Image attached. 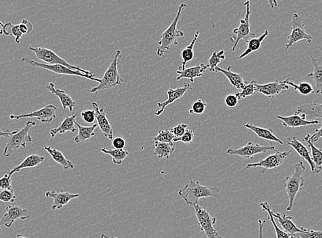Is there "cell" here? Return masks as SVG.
Masks as SVG:
<instances>
[{"instance_id":"obj_47","label":"cell","mask_w":322,"mask_h":238,"mask_svg":"<svg viewBox=\"0 0 322 238\" xmlns=\"http://www.w3.org/2000/svg\"><path fill=\"white\" fill-rule=\"evenodd\" d=\"M10 177V175L7 173L0 178V190L12 189Z\"/></svg>"},{"instance_id":"obj_39","label":"cell","mask_w":322,"mask_h":238,"mask_svg":"<svg viewBox=\"0 0 322 238\" xmlns=\"http://www.w3.org/2000/svg\"><path fill=\"white\" fill-rule=\"evenodd\" d=\"M288 84L292 86L296 92L301 94L303 96H308L312 94H314V86L310 83L306 82H300L299 84H296L295 83L289 81Z\"/></svg>"},{"instance_id":"obj_50","label":"cell","mask_w":322,"mask_h":238,"mask_svg":"<svg viewBox=\"0 0 322 238\" xmlns=\"http://www.w3.org/2000/svg\"><path fill=\"white\" fill-rule=\"evenodd\" d=\"M239 100L237 96L234 94H229L225 98V104L226 106L230 108H235L239 104Z\"/></svg>"},{"instance_id":"obj_3","label":"cell","mask_w":322,"mask_h":238,"mask_svg":"<svg viewBox=\"0 0 322 238\" xmlns=\"http://www.w3.org/2000/svg\"><path fill=\"white\" fill-rule=\"evenodd\" d=\"M306 171V167L304 166L303 162L300 160L295 165L292 174L285 178L284 186L285 192L288 194L289 204L286 208L287 211L292 212L295 206L296 196L300 190L305 186V180L303 174Z\"/></svg>"},{"instance_id":"obj_43","label":"cell","mask_w":322,"mask_h":238,"mask_svg":"<svg viewBox=\"0 0 322 238\" xmlns=\"http://www.w3.org/2000/svg\"><path fill=\"white\" fill-rule=\"evenodd\" d=\"M16 199V196L13 190H0V201H2L5 204H13Z\"/></svg>"},{"instance_id":"obj_33","label":"cell","mask_w":322,"mask_h":238,"mask_svg":"<svg viewBox=\"0 0 322 238\" xmlns=\"http://www.w3.org/2000/svg\"><path fill=\"white\" fill-rule=\"evenodd\" d=\"M269 34H270V31L268 30H266L265 32L263 34H261L259 38H256L255 36V38H250L247 42V49L238 57V59L244 58L245 57L248 56L250 54L255 52L259 50L261 48V46H262L263 40L268 38Z\"/></svg>"},{"instance_id":"obj_14","label":"cell","mask_w":322,"mask_h":238,"mask_svg":"<svg viewBox=\"0 0 322 238\" xmlns=\"http://www.w3.org/2000/svg\"><path fill=\"white\" fill-rule=\"evenodd\" d=\"M291 78L285 79V80H279L276 79L274 82L267 83L264 84H255L256 92L262 94L265 96L272 98L276 96L279 95L283 91H288L290 86L288 82Z\"/></svg>"},{"instance_id":"obj_21","label":"cell","mask_w":322,"mask_h":238,"mask_svg":"<svg viewBox=\"0 0 322 238\" xmlns=\"http://www.w3.org/2000/svg\"><path fill=\"white\" fill-rule=\"evenodd\" d=\"M272 213L274 218L279 221L283 230L287 234H290L292 238H296V234L301 233L305 230V228L298 226L293 221V218L290 216H287L285 213H274L273 212Z\"/></svg>"},{"instance_id":"obj_52","label":"cell","mask_w":322,"mask_h":238,"mask_svg":"<svg viewBox=\"0 0 322 238\" xmlns=\"http://www.w3.org/2000/svg\"><path fill=\"white\" fill-rule=\"evenodd\" d=\"M112 144H113V147L117 149H124L126 147V141L121 136H117V138H113L112 140Z\"/></svg>"},{"instance_id":"obj_9","label":"cell","mask_w":322,"mask_h":238,"mask_svg":"<svg viewBox=\"0 0 322 238\" xmlns=\"http://www.w3.org/2000/svg\"><path fill=\"white\" fill-rule=\"evenodd\" d=\"M29 50L32 51L33 53H34L36 58L42 60V62H45V64H60L66 66V67L71 68V69L78 70L81 72L87 74H93L87 70L82 69L78 66H72V64H69V62L58 56L57 54L51 50L42 47H32V46L29 47Z\"/></svg>"},{"instance_id":"obj_40","label":"cell","mask_w":322,"mask_h":238,"mask_svg":"<svg viewBox=\"0 0 322 238\" xmlns=\"http://www.w3.org/2000/svg\"><path fill=\"white\" fill-rule=\"evenodd\" d=\"M226 58L225 54H224V50H220V52H213L212 55L210 57L209 60H208V66H209V69L210 71L215 72V68L218 67L219 64H220L222 60Z\"/></svg>"},{"instance_id":"obj_15","label":"cell","mask_w":322,"mask_h":238,"mask_svg":"<svg viewBox=\"0 0 322 238\" xmlns=\"http://www.w3.org/2000/svg\"><path fill=\"white\" fill-rule=\"evenodd\" d=\"M5 211L6 212L3 214L2 218L0 219V225H3L6 228H11L18 220H25L30 218L32 214L28 210L19 206H7Z\"/></svg>"},{"instance_id":"obj_19","label":"cell","mask_w":322,"mask_h":238,"mask_svg":"<svg viewBox=\"0 0 322 238\" xmlns=\"http://www.w3.org/2000/svg\"><path fill=\"white\" fill-rule=\"evenodd\" d=\"M91 105L95 112V119H96L97 125L102 130L103 134L105 138H108V140H113L114 138L113 129L106 117L104 108H99L98 104L95 102H92Z\"/></svg>"},{"instance_id":"obj_49","label":"cell","mask_w":322,"mask_h":238,"mask_svg":"<svg viewBox=\"0 0 322 238\" xmlns=\"http://www.w3.org/2000/svg\"><path fill=\"white\" fill-rule=\"evenodd\" d=\"M20 31L23 35L30 34L33 30V25L27 20H23L19 24Z\"/></svg>"},{"instance_id":"obj_45","label":"cell","mask_w":322,"mask_h":238,"mask_svg":"<svg viewBox=\"0 0 322 238\" xmlns=\"http://www.w3.org/2000/svg\"><path fill=\"white\" fill-rule=\"evenodd\" d=\"M194 139V132L191 129H187L185 134L180 136H175L173 142H181L185 144H190Z\"/></svg>"},{"instance_id":"obj_42","label":"cell","mask_w":322,"mask_h":238,"mask_svg":"<svg viewBox=\"0 0 322 238\" xmlns=\"http://www.w3.org/2000/svg\"><path fill=\"white\" fill-rule=\"evenodd\" d=\"M175 136L171 130H159L157 136H154V142H165V143H171L173 142Z\"/></svg>"},{"instance_id":"obj_56","label":"cell","mask_w":322,"mask_h":238,"mask_svg":"<svg viewBox=\"0 0 322 238\" xmlns=\"http://www.w3.org/2000/svg\"><path fill=\"white\" fill-rule=\"evenodd\" d=\"M269 5L272 8H278L279 4H278L277 0H268Z\"/></svg>"},{"instance_id":"obj_6","label":"cell","mask_w":322,"mask_h":238,"mask_svg":"<svg viewBox=\"0 0 322 238\" xmlns=\"http://www.w3.org/2000/svg\"><path fill=\"white\" fill-rule=\"evenodd\" d=\"M21 62L32 66V67L41 68V69L47 70V71L51 72L56 74L74 76L82 77V78L89 79V80L95 81L97 82H99L100 81V78H95L94 74H87L81 72L78 70L71 69V68L60 64H43V62H38L32 59L27 58V57H23L21 58Z\"/></svg>"},{"instance_id":"obj_51","label":"cell","mask_w":322,"mask_h":238,"mask_svg":"<svg viewBox=\"0 0 322 238\" xmlns=\"http://www.w3.org/2000/svg\"><path fill=\"white\" fill-rule=\"evenodd\" d=\"M187 127H188V125L181 123L178 124L177 126L173 127L170 130L174 134L175 136H180L185 134Z\"/></svg>"},{"instance_id":"obj_31","label":"cell","mask_w":322,"mask_h":238,"mask_svg":"<svg viewBox=\"0 0 322 238\" xmlns=\"http://www.w3.org/2000/svg\"><path fill=\"white\" fill-rule=\"evenodd\" d=\"M75 124L78 130V134L74 138V141L76 144L84 143L87 140L91 139L95 136V130L98 126L97 124L90 126H81L77 122H75Z\"/></svg>"},{"instance_id":"obj_46","label":"cell","mask_w":322,"mask_h":238,"mask_svg":"<svg viewBox=\"0 0 322 238\" xmlns=\"http://www.w3.org/2000/svg\"><path fill=\"white\" fill-rule=\"evenodd\" d=\"M296 238H322V232L320 230H309L305 228L303 232L296 234Z\"/></svg>"},{"instance_id":"obj_16","label":"cell","mask_w":322,"mask_h":238,"mask_svg":"<svg viewBox=\"0 0 322 238\" xmlns=\"http://www.w3.org/2000/svg\"><path fill=\"white\" fill-rule=\"evenodd\" d=\"M192 90V86H191V84H189V83H185V86H180V88H169L168 91L167 92V95L168 98L166 100L164 101V102L157 103V106L159 107L160 110L154 112V115L156 116H161L163 114V112H165V108L169 105L173 104L176 101L179 100L187 92L191 91Z\"/></svg>"},{"instance_id":"obj_32","label":"cell","mask_w":322,"mask_h":238,"mask_svg":"<svg viewBox=\"0 0 322 238\" xmlns=\"http://www.w3.org/2000/svg\"><path fill=\"white\" fill-rule=\"evenodd\" d=\"M304 142H306L310 148L311 156L313 160H314L315 165H316V174H319L322 171V150L318 148L314 145V142L309 138V134L305 136L303 139Z\"/></svg>"},{"instance_id":"obj_5","label":"cell","mask_w":322,"mask_h":238,"mask_svg":"<svg viewBox=\"0 0 322 238\" xmlns=\"http://www.w3.org/2000/svg\"><path fill=\"white\" fill-rule=\"evenodd\" d=\"M36 125L34 121L28 120L25 123V126L21 129H16L14 134H10L7 139L6 144L3 156L5 158H9L13 154L14 151L18 150L19 148H26L29 143H32V136L29 134L30 128Z\"/></svg>"},{"instance_id":"obj_34","label":"cell","mask_w":322,"mask_h":238,"mask_svg":"<svg viewBox=\"0 0 322 238\" xmlns=\"http://www.w3.org/2000/svg\"><path fill=\"white\" fill-rule=\"evenodd\" d=\"M175 148L173 142L165 143V142H154V156L159 158H169L174 154Z\"/></svg>"},{"instance_id":"obj_35","label":"cell","mask_w":322,"mask_h":238,"mask_svg":"<svg viewBox=\"0 0 322 238\" xmlns=\"http://www.w3.org/2000/svg\"><path fill=\"white\" fill-rule=\"evenodd\" d=\"M200 31L198 30L194 35L192 42H191L189 45L187 46L186 48L184 49L181 52L182 57V66H180L179 69L183 70L186 68L187 62H191L194 58L195 54L193 48H194L195 44L196 43V40H198L199 36H200Z\"/></svg>"},{"instance_id":"obj_7","label":"cell","mask_w":322,"mask_h":238,"mask_svg":"<svg viewBox=\"0 0 322 238\" xmlns=\"http://www.w3.org/2000/svg\"><path fill=\"white\" fill-rule=\"evenodd\" d=\"M301 40H306L307 43L312 44L313 36L305 30V24L303 19L297 12H294L292 20V31L288 36L285 52L288 51L294 44Z\"/></svg>"},{"instance_id":"obj_28","label":"cell","mask_w":322,"mask_h":238,"mask_svg":"<svg viewBox=\"0 0 322 238\" xmlns=\"http://www.w3.org/2000/svg\"><path fill=\"white\" fill-rule=\"evenodd\" d=\"M45 158L38 154H30L27 156L19 165L15 166L13 169L8 172V174L12 176L14 173L19 172L21 170L27 168H33L37 167L40 164H43Z\"/></svg>"},{"instance_id":"obj_38","label":"cell","mask_w":322,"mask_h":238,"mask_svg":"<svg viewBox=\"0 0 322 238\" xmlns=\"http://www.w3.org/2000/svg\"><path fill=\"white\" fill-rule=\"evenodd\" d=\"M3 34L5 36H14L16 44L20 43L22 36H23V34L20 31L19 24L13 25L11 22H8V23L4 24V26H3Z\"/></svg>"},{"instance_id":"obj_13","label":"cell","mask_w":322,"mask_h":238,"mask_svg":"<svg viewBox=\"0 0 322 238\" xmlns=\"http://www.w3.org/2000/svg\"><path fill=\"white\" fill-rule=\"evenodd\" d=\"M58 108L54 104H47L40 108V110H34L30 114H23V115L16 116L10 115V119L12 120H19L22 118H36V120L41 122L42 123L49 124L54 120L56 118V112Z\"/></svg>"},{"instance_id":"obj_37","label":"cell","mask_w":322,"mask_h":238,"mask_svg":"<svg viewBox=\"0 0 322 238\" xmlns=\"http://www.w3.org/2000/svg\"><path fill=\"white\" fill-rule=\"evenodd\" d=\"M261 208H262L263 212H266L268 213V220L272 222V225L274 226V230H275L276 235L277 238H292L290 234H287L284 230H280L278 228L277 223L275 222V218H274L273 214L272 212V208L270 204L268 202H261L260 204Z\"/></svg>"},{"instance_id":"obj_11","label":"cell","mask_w":322,"mask_h":238,"mask_svg":"<svg viewBox=\"0 0 322 238\" xmlns=\"http://www.w3.org/2000/svg\"><path fill=\"white\" fill-rule=\"evenodd\" d=\"M293 148L288 152H280L276 150L274 151V154H270L267 156V158H263V160H259L257 163L248 164L245 167V169L248 170L251 168H262L263 170L261 172L262 174L268 170L277 168L278 167L282 165L285 163L287 158L290 156L292 154Z\"/></svg>"},{"instance_id":"obj_26","label":"cell","mask_w":322,"mask_h":238,"mask_svg":"<svg viewBox=\"0 0 322 238\" xmlns=\"http://www.w3.org/2000/svg\"><path fill=\"white\" fill-rule=\"evenodd\" d=\"M244 127L253 132L254 134H256V136H259L261 139L266 140V141L277 142L280 145H283V144H284L282 140L279 139L274 134L273 130H271V129L255 126V125L250 122L245 124Z\"/></svg>"},{"instance_id":"obj_30","label":"cell","mask_w":322,"mask_h":238,"mask_svg":"<svg viewBox=\"0 0 322 238\" xmlns=\"http://www.w3.org/2000/svg\"><path fill=\"white\" fill-rule=\"evenodd\" d=\"M44 149L49 153V156H51L53 160L57 164L62 166V168L67 170H73L74 168V165L71 160H67L64 154L60 150H56L52 146H45Z\"/></svg>"},{"instance_id":"obj_41","label":"cell","mask_w":322,"mask_h":238,"mask_svg":"<svg viewBox=\"0 0 322 238\" xmlns=\"http://www.w3.org/2000/svg\"><path fill=\"white\" fill-rule=\"evenodd\" d=\"M256 82H257L254 80L250 81V82H246V86L242 88V92H237L235 94L239 100L242 99H246L247 97L252 96L255 94Z\"/></svg>"},{"instance_id":"obj_23","label":"cell","mask_w":322,"mask_h":238,"mask_svg":"<svg viewBox=\"0 0 322 238\" xmlns=\"http://www.w3.org/2000/svg\"><path fill=\"white\" fill-rule=\"evenodd\" d=\"M288 145L292 147L293 150H295L304 160H306L309 165L310 166L312 172L316 174V165H315L314 160H312L310 151L302 142L299 141L297 136H293L290 141L288 142Z\"/></svg>"},{"instance_id":"obj_55","label":"cell","mask_w":322,"mask_h":238,"mask_svg":"<svg viewBox=\"0 0 322 238\" xmlns=\"http://www.w3.org/2000/svg\"><path fill=\"white\" fill-rule=\"evenodd\" d=\"M266 222V220H259V233H260V234H259V237L260 238L263 237V228Z\"/></svg>"},{"instance_id":"obj_17","label":"cell","mask_w":322,"mask_h":238,"mask_svg":"<svg viewBox=\"0 0 322 238\" xmlns=\"http://www.w3.org/2000/svg\"><path fill=\"white\" fill-rule=\"evenodd\" d=\"M302 117L308 120H322V104L313 102L302 103L298 106L296 112Z\"/></svg>"},{"instance_id":"obj_24","label":"cell","mask_w":322,"mask_h":238,"mask_svg":"<svg viewBox=\"0 0 322 238\" xmlns=\"http://www.w3.org/2000/svg\"><path fill=\"white\" fill-rule=\"evenodd\" d=\"M209 68V66L204 64H198L189 68H185L183 70H178L176 72L178 74L176 80L179 81L181 79H189L191 82H194L196 78H200L203 74L204 72Z\"/></svg>"},{"instance_id":"obj_58","label":"cell","mask_w":322,"mask_h":238,"mask_svg":"<svg viewBox=\"0 0 322 238\" xmlns=\"http://www.w3.org/2000/svg\"><path fill=\"white\" fill-rule=\"evenodd\" d=\"M0 226H1V225H0ZM1 228H0V234H1Z\"/></svg>"},{"instance_id":"obj_20","label":"cell","mask_w":322,"mask_h":238,"mask_svg":"<svg viewBox=\"0 0 322 238\" xmlns=\"http://www.w3.org/2000/svg\"><path fill=\"white\" fill-rule=\"evenodd\" d=\"M314 71L307 76L312 79L314 82V94L322 96V56L315 58L312 53L309 51Z\"/></svg>"},{"instance_id":"obj_1","label":"cell","mask_w":322,"mask_h":238,"mask_svg":"<svg viewBox=\"0 0 322 238\" xmlns=\"http://www.w3.org/2000/svg\"><path fill=\"white\" fill-rule=\"evenodd\" d=\"M221 193L217 188H210L201 185L198 182L190 180L188 184L178 192V196L188 206L198 204L202 198H218Z\"/></svg>"},{"instance_id":"obj_8","label":"cell","mask_w":322,"mask_h":238,"mask_svg":"<svg viewBox=\"0 0 322 238\" xmlns=\"http://www.w3.org/2000/svg\"><path fill=\"white\" fill-rule=\"evenodd\" d=\"M244 6L246 8V16L244 19L240 20V24L237 28L233 30V36L232 38V40L234 42V45L233 48L231 49L232 52H235L236 50L237 46H238L239 42L241 40H244L247 43L250 38H255V33L252 32L250 31V18L251 14L252 11L250 10V0H246L245 2Z\"/></svg>"},{"instance_id":"obj_57","label":"cell","mask_w":322,"mask_h":238,"mask_svg":"<svg viewBox=\"0 0 322 238\" xmlns=\"http://www.w3.org/2000/svg\"><path fill=\"white\" fill-rule=\"evenodd\" d=\"M3 26H4V24H3L2 22L0 21V35L3 34Z\"/></svg>"},{"instance_id":"obj_4","label":"cell","mask_w":322,"mask_h":238,"mask_svg":"<svg viewBox=\"0 0 322 238\" xmlns=\"http://www.w3.org/2000/svg\"><path fill=\"white\" fill-rule=\"evenodd\" d=\"M121 55L120 50H118L115 51L109 66L105 72L102 78H100L98 86L92 88L90 91L91 93H97L99 91L109 90L117 86H123L124 80L121 78L118 71L119 60L121 58Z\"/></svg>"},{"instance_id":"obj_12","label":"cell","mask_w":322,"mask_h":238,"mask_svg":"<svg viewBox=\"0 0 322 238\" xmlns=\"http://www.w3.org/2000/svg\"><path fill=\"white\" fill-rule=\"evenodd\" d=\"M276 148L271 146H261L259 144L253 143V142H248L244 146L239 148L238 149L235 148V146L230 148L226 151V154L228 156H239L244 158H253L254 156L257 154H261V153H266L270 151H275Z\"/></svg>"},{"instance_id":"obj_53","label":"cell","mask_w":322,"mask_h":238,"mask_svg":"<svg viewBox=\"0 0 322 238\" xmlns=\"http://www.w3.org/2000/svg\"><path fill=\"white\" fill-rule=\"evenodd\" d=\"M309 138L314 143L319 141L322 138V125L320 128L316 129L312 136L309 134Z\"/></svg>"},{"instance_id":"obj_27","label":"cell","mask_w":322,"mask_h":238,"mask_svg":"<svg viewBox=\"0 0 322 238\" xmlns=\"http://www.w3.org/2000/svg\"><path fill=\"white\" fill-rule=\"evenodd\" d=\"M231 66H229L227 70H224L218 66L215 68V72L222 73L231 83V86L236 88L237 90H242L246 86L247 81L244 80V76L241 74L233 72L231 71Z\"/></svg>"},{"instance_id":"obj_22","label":"cell","mask_w":322,"mask_h":238,"mask_svg":"<svg viewBox=\"0 0 322 238\" xmlns=\"http://www.w3.org/2000/svg\"><path fill=\"white\" fill-rule=\"evenodd\" d=\"M277 119L282 122L285 127L291 128H299V127L311 126V125L319 124V120H308L302 117L299 114H295L294 115L284 117V116H277Z\"/></svg>"},{"instance_id":"obj_29","label":"cell","mask_w":322,"mask_h":238,"mask_svg":"<svg viewBox=\"0 0 322 238\" xmlns=\"http://www.w3.org/2000/svg\"><path fill=\"white\" fill-rule=\"evenodd\" d=\"M77 116H78L77 114H74V115L71 116H67L60 124L59 126L56 127V128L51 129L50 132H49L51 138H54L58 134H64L67 132H76L78 128H75V122H76L75 119H76Z\"/></svg>"},{"instance_id":"obj_10","label":"cell","mask_w":322,"mask_h":238,"mask_svg":"<svg viewBox=\"0 0 322 238\" xmlns=\"http://www.w3.org/2000/svg\"><path fill=\"white\" fill-rule=\"evenodd\" d=\"M193 208L201 232H204L208 238H222L214 228L217 219L211 216L209 212L198 204H194Z\"/></svg>"},{"instance_id":"obj_54","label":"cell","mask_w":322,"mask_h":238,"mask_svg":"<svg viewBox=\"0 0 322 238\" xmlns=\"http://www.w3.org/2000/svg\"><path fill=\"white\" fill-rule=\"evenodd\" d=\"M14 132H15V130H13V132H3V130L0 128V138H8L10 134H14Z\"/></svg>"},{"instance_id":"obj_18","label":"cell","mask_w":322,"mask_h":238,"mask_svg":"<svg viewBox=\"0 0 322 238\" xmlns=\"http://www.w3.org/2000/svg\"><path fill=\"white\" fill-rule=\"evenodd\" d=\"M45 196L47 198L53 199V204L51 206V209L53 211L62 209V208L67 206L70 201L80 197L79 194H71L63 191H60V192H57L56 191H48L45 194Z\"/></svg>"},{"instance_id":"obj_25","label":"cell","mask_w":322,"mask_h":238,"mask_svg":"<svg viewBox=\"0 0 322 238\" xmlns=\"http://www.w3.org/2000/svg\"><path fill=\"white\" fill-rule=\"evenodd\" d=\"M46 88L51 94H54L59 98L63 110L69 108L70 112H73V108L75 106V102L74 100L70 96L69 94L66 93L64 90L57 88L54 82H49Z\"/></svg>"},{"instance_id":"obj_2","label":"cell","mask_w":322,"mask_h":238,"mask_svg":"<svg viewBox=\"0 0 322 238\" xmlns=\"http://www.w3.org/2000/svg\"><path fill=\"white\" fill-rule=\"evenodd\" d=\"M187 5L185 3L180 4L178 8L177 14L173 20L172 24L160 36V40L158 43V48L156 54L162 58H165V54L171 50L172 46H177L178 38H183L185 33L178 29V22L183 14V10L187 8Z\"/></svg>"},{"instance_id":"obj_36","label":"cell","mask_w":322,"mask_h":238,"mask_svg":"<svg viewBox=\"0 0 322 238\" xmlns=\"http://www.w3.org/2000/svg\"><path fill=\"white\" fill-rule=\"evenodd\" d=\"M104 154H108L112 158V162L115 165L120 166L125 158L129 156L128 151L124 149H107L102 148L100 150Z\"/></svg>"},{"instance_id":"obj_44","label":"cell","mask_w":322,"mask_h":238,"mask_svg":"<svg viewBox=\"0 0 322 238\" xmlns=\"http://www.w3.org/2000/svg\"><path fill=\"white\" fill-rule=\"evenodd\" d=\"M207 106V103L202 100H197L196 102H193L192 108L189 110V112L191 115H201L205 112Z\"/></svg>"},{"instance_id":"obj_48","label":"cell","mask_w":322,"mask_h":238,"mask_svg":"<svg viewBox=\"0 0 322 238\" xmlns=\"http://www.w3.org/2000/svg\"><path fill=\"white\" fill-rule=\"evenodd\" d=\"M80 116L82 120L87 124L93 123L96 120L94 110H84L81 112Z\"/></svg>"}]
</instances>
